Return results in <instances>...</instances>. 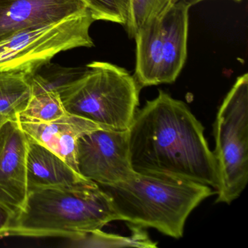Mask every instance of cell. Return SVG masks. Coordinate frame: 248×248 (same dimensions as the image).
I'll use <instances>...</instances> for the list:
<instances>
[{
  "mask_svg": "<svg viewBox=\"0 0 248 248\" xmlns=\"http://www.w3.org/2000/svg\"><path fill=\"white\" fill-rule=\"evenodd\" d=\"M129 159L136 173L218 184L204 127L188 106L162 91L136 113L127 130Z\"/></svg>",
  "mask_w": 248,
  "mask_h": 248,
  "instance_id": "1",
  "label": "cell"
},
{
  "mask_svg": "<svg viewBox=\"0 0 248 248\" xmlns=\"http://www.w3.org/2000/svg\"><path fill=\"white\" fill-rule=\"evenodd\" d=\"M118 220L108 196L93 181L29 191L8 236L76 240Z\"/></svg>",
  "mask_w": 248,
  "mask_h": 248,
  "instance_id": "2",
  "label": "cell"
},
{
  "mask_svg": "<svg viewBox=\"0 0 248 248\" xmlns=\"http://www.w3.org/2000/svg\"><path fill=\"white\" fill-rule=\"evenodd\" d=\"M108 196L118 220L153 228L180 239L191 212L214 194L209 186L138 173L114 185H98Z\"/></svg>",
  "mask_w": 248,
  "mask_h": 248,
  "instance_id": "3",
  "label": "cell"
},
{
  "mask_svg": "<svg viewBox=\"0 0 248 248\" xmlns=\"http://www.w3.org/2000/svg\"><path fill=\"white\" fill-rule=\"evenodd\" d=\"M140 88L124 68L93 62L60 96L68 114L107 130L127 131L136 115Z\"/></svg>",
  "mask_w": 248,
  "mask_h": 248,
  "instance_id": "4",
  "label": "cell"
},
{
  "mask_svg": "<svg viewBox=\"0 0 248 248\" xmlns=\"http://www.w3.org/2000/svg\"><path fill=\"white\" fill-rule=\"evenodd\" d=\"M213 152L218 184L216 202L230 204L248 181V75L236 79L219 108Z\"/></svg>",
  "mask_w": 248,
  "mask_h": 248,
  "instance_id": "5",
  "label": "cell"
},
{
  "mask_svg": "<svg viewBox=\"0 0 248 248\" xmlns=\"http://www.w3.org/2000/svg\"><path fill=\"white\" fill-rule=\"evenodd\" d=\"M189 9L178 0L135 34L134 78L140 88L176 80L186 61Z\"/></svg>",
  "mask_w": 248,
  "mask_h": 248,
  "instance_id": "6",
  "label": "cell"
},
{
  "mask_svg": "<svg viewBox=\"0 0 248 248\" xmlns=\"http://www.w3.org/2000/svg\"><path fill=\"white\" fill-rule=\"evenodd\" d=\"M91 11L53 24L21 30L0 43V72H27L56 55L77 47H91Z\"/></svg>",
  "mask_w": 248,
  "mask_h": 248,
  "instance_id": "7",
  "label": "cell"
},
{
  "mask_svg": "<svg viewBox=\"0 0 248 248\" xmlns=\"http://www.w3.org/2000/svg\"><path fill=\"white\" fill-rule=\"evenodd\" d=\"M78 172L98 185H114L138 175L129 159L127 131L99 129L84 135L77 148Z\"/></svg>",
  "mask_w": 248,
  "mask_h": 248,
  "instance_id": "8",
  "label": "cell"
},
{
  "mask_svg": "<svg viewBox=\"0 0 248 248\" xmlns=\"http://www.w3.org/2000/svg\"><path fill=\"white\" fill-rule=\"evenodd\" d=\"M27 150L28 137L18 119L0 117V204L15 217L28 197Z\"/></svg>",
  "mask_w": 248,
  "mask_h": 248,
  "instance_id": "9",
  "label": "cell"
},
{
  "mask_svg": "<svg viewBox=\"0 0 248 248\" xmlns=\"http://www.w3.org/2000/svg\"><path fill=\"white\" fill-rule=\"evenodd\" d=\"M89 11L83 0H0V43L21 30Z\"/></svg>",
  "mask_w": 248,
  "mask_h": 248,
  "instance_id": "10",
  "label": "cell"
},
{
  "mask_svg": "<svg viewBox=\"0 0 248 248\" xmlns=\"http://www.w3.org/2000/svg\"><path fill=\"white\" fill-rule=\"evenodd\" d=\"M18 123L27 136L54 152L78 172V140L91 132L104 129L93 122L69 114L49 123Z\"/></svg>",
  "mask_w": 248,
  "mask_h": 248,
  "instance_id": "11",
  "label": "cell"
},
{
  "mask_svg": "<svg viewBox=\"0 0 248 248\" xmlns=\"http://www.w3.org/2000/svg\"><path fill=\"white\" fill-rule=\"evenodd\" d=\"M27 137V177L29 191L46 187L70 186L89 181L54 152L30 136Z\"/></svg>",
  "mask_w": 248,
  "mask_h": 248,
  "instance_id": "12",
  "label": "cell"
},
{
  "mask_svg": "<svg viewBox=\"0 0 248 248\" xmlns=\"http://www.w3.org/2000/svg\"><path fill=\"white\" fill-rule=\"evenodd\" d=\"M85 70V66L65 67L50 61L24 72L32 96L47 92L57 93L61 95L82 76Z\"/></svg>",
  "mask_w": 248,
  "mask_h": 248,
  "instance_id": "13",
  "label": "cell"
},
{
  "mask_svg": "<svg viewBox=\"0 0 248 248\" xmlns=\"http://www.w3.org/2000/svg\"><path fill=\"white\" fill-rule=\"evenodd\" d=\"M31 97L25 72H0V117L18 119Z\"/></svg>",
  "mask_w": 248,
  "mask_h": 248,
  "instance_id": "14",
  "label": "cell"
},
{
  "mask_svg": "<svg viewBox=\"0 0 248 248\" xmlns=\"http://www.w3.org/2000/svg\"><path fill=\"white\" fill-rule=\"evenodd\" d=\"M60 95L47 92L32 95L24 111L18 116V121L49 123L67 114Z\"/></svg>",
  "mask_w": 248,
  "mask_h": 248,
  "instance_id": "15",
  "label": "cell"
},
{
  "mask_svg": "<svg viewBox=\"0 0 248 248\" xmlns=\"http://www.w3.org/2000/svg\"><path fill=\"white\" fill-rule=\"evenodd\" d=\"M143 228L133 226V234L130 237L104 233L101 230L95 231L84 235L72 242L79 244L80 247H139V248H156V243L148 237Z\"/></svg>",
  "mask_w": 248,
  "mask_h": 248,
  "instance_id": "16",
  "label": "cell"
},
{
  "mask_svg": "<svg viewBox=\"0 0 248 248\" xmlns=\"http://www.w3.org/2000/svg\"><path fill=\"white\" fill-rule=\"evenodd\" d=\"M178 0H130V19L126 30L132 37L150 21L163 16Z\"/></svg>",
  "mask_w": 248,
  "mask_h": 248,
  "instance_id": "17",
  "label": "cell"
},
{
  "mask_svg": "<svg viewBox=\"0 0 248 248\" xmlns=\"http://www.w3.org/2000/svg\"><path fill=\"white\" fill-rule=\"evenodd\" d=\"M95 21H106L127 27L130 0H83Z\"/></svg>",
  "mask_w": 248,
  "mask_h": 248,
  "instance_id": "18",
  "label": "cell"
},
{
  "mask_svg": "<svg viewBox=\"0 0 248 248\" xmlns=\"http://www.w3.org/2000/svg\"><path fill=\"white\" fill-rule=\"evenodd\" d=\"M15 216L2 204H0V238L8 236V230Z\"/></svg>",
  "mask_w": 248,
  "mask_h": 248,
  "instance_id": "19",
  "label": "cell"
},
{
  "mask_svg": "<svg viewBox=\"0 0 248 248\" xmlns=\"http://www.w3.org/2000/svg\"><path fill=\"white\" fill-rule=\"evenodd\" d=\"M184 3L186 4L189 8L194 6V5H197V4L200 3V2H204L206 0H182ZM236 2H240L242 0H233Z\"/></svg>",
  "mask_w": 248,
  "mask_h": 248,
  "instance_id": "20",
  "label": "cell"
},
{
  "mask_svg": "<svg viewBox=\"0 0 248 248\" xmlns=\"http://www.w3.org/2000/svg\"></svg>",
  "mask_w": 248,
  "mask_h": 248,
  "instance_id": "21",
  "label": "cell"
}]
</instances>
